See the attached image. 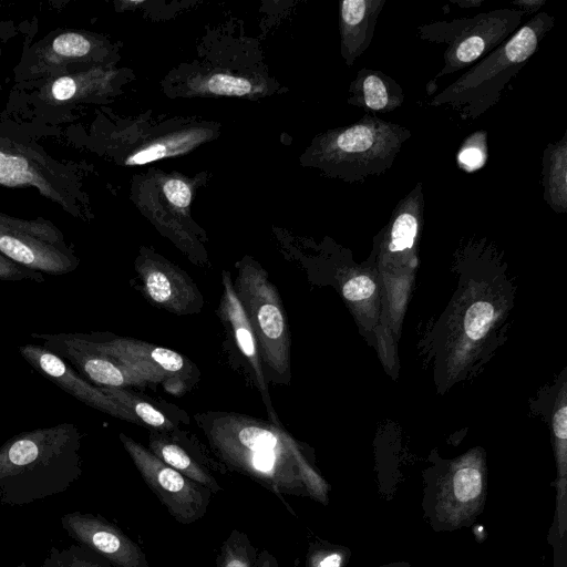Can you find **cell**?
Instances as JSON below:
<instances>
[{
  "instance_id": "obj_1",
  "label": "cell",
  "mask_w": 567,
  "mask_h": 567,
  "mask_svg": "<svg viewBox=\"0 0 567 567\" xmlns=\"http://www.w3.org/2000/svg\"><path fill=\"white\" fill-rule=\"evenodd\" d=\"M218 462L275 494L310 497L326 504L329 486L306 447L278 424L233 412L195 416Z\"/></svg>"
},
{
  "instance_id": "obj_2",
  "label": "cell",
  "mask_w": 567,
  "mask_h": 567,
  "mask_svg": "<svg viewBox=\"0 0 567 567\" xmlns=\"http://www.w3.org/2000/svg\"><path fill=\"white\" fill-rule=\"evenodd\" d=\"M81 442L70 422L7 440L0 447V503L22 506L65 492L82 475Z\"/></svg>"
},
{
  "instance_id": "obj_3",
  "label": "cell",
  "mask_w": 567,
  "mask_h": 567,
  "mask_svg": "<svg viewBox=\"0 0 567 567\" xmlns=\"http://www.w3.org/2000/svg\"><path fill=\"white\" fill-rule=\"evenodd\" d=\"M555 20L546 11L533 14L511 38L433 95L429 105L449 107L463 121L481 117L536 53Z\"/></svg>"
},
{
  "instance_id": "obj_4",
  "label": "cell",
  "mask_w": 567,
  "mask_h": 567,
  "mask_svg": "<svg viewBox=\"0 0 567 567\" xmlns=\"http://www.w3.org/2000/svg\"><path fill=\"white\" fill-rule=\"evenodd\" d=\"M411 135L403 125L365 113L359 121L320 136L312 158L333 177L362 182L390 169Z\"/></svg>"
},
{
  "instance_id": "obj_5",
  "label": "cell",
  "mask_w": 567,
  "mask_h": 567,
  "mask_svg": "<svg viewBox=\"0 0 567 567\" xmlns=\"http://www.w3.org/2000/svg\"><path fill=\"white\" fill-rule=\"evenodd\" d=\"M0 186L32 188L70 216L87 220L85 194L75 171L53 158L27 133L0 123Z\"/></svg>"
},
{
  "instance_id": "obj_6",
  "label": "cell",
  "mask_w": 567,
  "mask_h": 567,
  "mask_svg": "<svg viewBox=\"0 0 567 567\" xmlns=\"http://www.w3.org/2000/svg\"><path fill=\"white\" fill-rule=\"evenodd\" d=\"M526 14L515 8H499L452 21H434L416 28L421 40L444 44L443 66L432 79L468 69L494 51L522 25Z\"/></svg>"
},
{
  "instance_id": "obj_7",
  "label": "cell",
  "mask_w": 567,
  "mask_h": 567,
  "mask_svg": "<svg viewBox=\"0 0 567 567\" xmlns=\"http://www.w3.org/2000/svg\"><path fill=\"white\" fill-rule=\"evenodd\" d=\"M235 291L252 328L261 361L277 382L290 378V332L279 292L267 272L243 262Z\"/></svg>"
},
{
  "instance_id": "obj_8",
  "label": "cell",
  "mask_w": 567,
  "mask_h": 567,
  "mask_svg": "<svg viewBox=\"0 0 567 567\" xmlns=\"http://www.w3.org/2000/svg\"><path fill=\"white\" fill-rule=\"evenodd\" d=\"M0 251L14 262L41 274L73 272L80 259L61 229L49 219H23L0 210Z\"/></svg>"
},
{
  "instance_id": "obj_9",
  "label": "cell",
  "mask_w": 567,
  "mask_h": 567,
  "mask_svg": "<svg viewBox=\"0 0 567 567\" xmlns=\"http://www.w3.org/2000/svg\"><path fill=\"white\" fill-rule=\"evenodd\" d=\"M118 437L143 481L176 522L189 525L205 516L213 496L207 487L171 467L126 434L120 433Z\"/></svg>"
},
{
  "instance_id": "obj_10",
  "label": "cell",
  "mask_w": 567,
  "mask_h": 567,
  "mask_svg": "<svg viewBox=\"0 0 567 567\" xmlns=\"http://www.w3.org/2000/svg\"><path fill=\"white\" fill-rule=\"evenodd\" d=\"M30 336L42 341V347L62 358L96 386L127 390L150 383L142 373L101 350L89 333L31 332Z\"/></svg>"
},
{
  "instance_id": "obj_11",
  "label": "cell",
  "mask_w": 567,
  "mask_h": 567,
  "mask_svg": "<svg viewBox=\"0 0 567 567\" xmlns=\"http://www.w3.org/2000/svg\"><path fill=\"white\" fill-rule=\"evenodd\" d=\"M97 52L96 40L87 32L65 29L37 42L17 69L20 81L44 82L85 71Z\"/></svg>"
},
{
  "instance_id": "obj_12",
  "label": "cell",
  "mask_w": 567,
  "mask_h": 567,
  "mask_svg": "<svg viewBox=\"0 0 567 567\" xmlns=\"http://www.w3.org/2000/svg\"><path fill=\"white\" fill-rule=\"evenodd\" d=\"M61 525L70 537L113 567H150L142 548L116 525L100 515L68 513L61 517Z\"/></svg>"
},
{
  "instance_id": "obj_13",
  "label": "cell",
  "mask_w": 567,
  "mask_h": 567,
  "mask_svg": "<svg viewBox=\"0 0 567 567\" xmlns=\"http://www.w3.org/2000/svg\"><path fill=\"white\" fill-rule=\"evenodd\" d=\"M104 352L142 373L148 382H165L190 375V362L174 350L110 333H89Z\"/></svg>"
},
{
  "instance_id": "obj_14",
  "label": "cell",
  "mask_w": 567,
  "mask_h": 567,
  "mask_svg": "<svg viewBox=\"0 0 567 567\" xmlns=\"http://www.w3.org/2000/svg\"><path fill=\"white\" fill-rule=\"evenodd\" d=\"M485 494V472L481 462L465 457L454 464L439 487L436 516L441 522L458 527L480 513Z\"/></svg>"
},
{
  "instance_id": "obj_15",
  "label": "cell",
  "mask_w": 567,
  "mask_h": 567,
  "mask_svg": "<svg viewBox=\"0 0 567 567\" xmlns=\"http://www.w3.org/2000/svg\"><path fill=\"white\" fill-rule=\"evenodd\" d=\"M21 357L40 374L82 403L123 421L135 423L131 414L101 388L83 378L62 358L39 344L19 347Z\"/></svg>"
},
{
  "instance_id": "obj_16",
  "label": "cell",
  "mask_w": 567,
  "mask_h": 567,
  "mask_svg": "<svg viewBox=\"0 0 567 567\" xmlns=\"http://www.w3.org/2000/svg\"><path fill=\"white\" fill-rule=\"evenodd\" d=\"M136 271L147 298L175 315L196 313L203 297L193 280L166 260L146 257L136 261Z\"/></svg>"
},
{
  "instance_id": "obj_17",
  "label": "cell",
  "mask_w": 567,
  "mask_h": 567,
  "mask_svg": "<svg viewBox=\"0 0 567 567\" xmlns=\"http://www.w3.org/2000/svg\"><path fill=\"white\" fill-rule=\"evenodd\" d=\"M386 0H343L339 9L341 55L348 66L370 47Z\"/></svg>"
},
{
  "instance_id": "obj_18",
  "label": "cell",
  "mask_w": 567,
  "mask_h": 567,
  "mask_svg": "<svg viewBox=\"0 0 567 567\" xmlns=\"http://www.w3.org/2000/svg\"><path fill=\"white\" fill-rule=\"evenodd\" d=\"M223 285L224 291L220 302V315L228 323L239 351L241 352L243 357H245L252 370L255 381L262 394V399L267 410L269 411V415L275 416L267 383L265 380V372L262 370L259 348L250 322L246 316L240 300L238 299L230 279V275L228 272L223 274Z\"/></svg>"
},
{
  "instance_id": "obj_19",
  "label": "cell",
  "mask_w": 567,
  "mask_h": 567,
  "mask_svg": "<svg viewBox=\"0 0 567 567\" xmlns=\"http://www.w3.org/2000/svg\"><path fill=\"white\" fill-rule=\"evenodd\" d=\"M148 450L171 467L207 487L213 495L223 489L214 472L225 473L226 468L219 462L188 450L166 433L152 432Z\"/></svg>"
},
{
  "instance_id": "obj_20",
  "label": "cell",
  "mask_w": 567,
  "mask_h": 567,
  "mask_svg": "<svg viewBox=\"0 0 567 567\" xmlns=\"http://www.w3.org/2000/svg\"><path fill=\"white\" fill-rule=\"evenodd\" d=\"M402 86L382 71L362 68L349 86L347 103L367 114L389 113L404 102Z\"/></svg>"
},
{
  "instance_id": "obj_21",
  "label": "cell",
  "mask_w": 567,
  "mask_h": 567,
  "mask_svg": "<svg viewBox=\"0 0 567 567\" xmlns=\"http://www.w3.org/2000/svg\"><path fill=\"white\" fill-rule=\"evenodd\" d=\"M543 199L556 214L567 212V131L560 140L547 143L542 156Z\"/></svg>"
},
{
  "instance_id": "obj_22",
  "label": "cell",
  "mask_w": 567,
  "mask_h": 567,
  "mask_svg": "<svg viewBox=\"0 0 567 567\" xmlns=\"http://www.w3.org/2000/svg\"><path fill=\"white\" fill-rule=\"evenodd\" d=\"M100 71L91 68L85 71L61 75L44 82L38 96L51 106H69L96 94Z\"/></svg>"
},
{
  "instance_id": "obj_23",
  "label": "cell",
  "mask_w": 567,
  "mask_h": 567,
  "mask_svg": "<svg viewBox=\"0 0 567 567\" xmlns=\"http://www.w3.org/2000/svg\"><path fill=\"white\" fill-rule=\"evenodd\" d=\"M101 390L127 411L135 423H143L164 433L174 430L175 426L172 421L140 395L126 389L101 388Z\"/></svg>"
},
{
  "instance_id": "obj_24",
  "label": "cell",
  "mask_w": 567,
  "mask_h": 567,
  "mask_svg": "<svg viewBox=\"0 0 567 567\" xmlns=\"http://www.w3.org/2000/svg\"><path fill=\"white\" fill-rule=\"evenodd\" d=\"M258 551L245 532L233 529L219 548L216 567H255Z\"/></svg>"
},
{
  "instance_id": "obj_25",
  "label": "cell",
  "mask_w": 567,
  "mask_h": 567,
  "mask_svg": "<svg viewBox=\"0 0 567 567\" xmlns=\"http://www.w3.org/2000/svg\"><path fill=\"white\" fill-rule=\"evenodd\" d=\"M198 141L194 133H186L173 136L163 142H157L145 146L133 153L125 159L126 165H144L153 161L179 154L188 150Z\"/></svg>"
},
{
  "instance_id": "obj_26",
  "label": "cell",
  "mask_w": 567,
  "mask_h": 567,
  "mask_svg": "<svg viewBox=\"0 0 567 567\" xmlns=\"http://www.w3.org/2000/svg\"><path fill=\"white\" fill-rule=\"evenodd\" d=\"M486 133L475 132L460 148L457 161L461 167L473 171L482 166L486 161Z\"/></svg>"
},
{
  "instance_id": "obj_27",
  "label": "cell",
  "mask_w": 567,
  "mask_h": 567,
  "mask_svg": "<svg viewBox=\"0 0 567 567\" xmlns=\"http://www.w3.org/2000/svg\"><path fill=\"white\" fill-rule=\"evenodd\" d=\"M346 550L323 543H311L306 556V567H343Z\"/></svg>"
},
{
  "instance_id": "obj_28",
  "label": "cell",
  "mask_w": 567,
  "mask_h": 567,
  "mask_svg": "<svg viewBox=\"0 0 567 567\" xmlns=\"http://www.w3.org/2000/svg\"><path fill=\"white\" fill-rule=\"evenodd\" d=\"M251 83L244 78L217 73L207 81V90L217 95L244 96L252 91Z\"/></svg>"
},
{
  "instance_id": "obj_29",
  "label": "cell",
  "mask_w": 567,
  "mask_h": 567,
  "mask_svg": "<svg viewBox=\"0 0 567 567\" xmlns=\"http://www.w3.org/2000/svg\"><path fill=\"white\" fill-rule=\"evenodd\" d=\"M494 318V309L487 302L473 305L466 315L465 330L473 340L481 339L488 330Z\"/></svg>"
},
{
  "instance_id": "obj_30",
  "label": "cell",
  "mask_w": 567,
  "mask_h": 567,
  "mask_svg": "<svg viewBox=\"0 0 567 567\" xmlns=\"http://www.w3.org/2000/svg\"><path fill=\"white\" fill-rule=\"evenodd\" d=\"M66 567H112L109 561L81 545H71L60 550Z\"/></svg>"
},
{
  "instance_id": "obj_31",
  "label": "cell",
  "mask_w": 567,
  "mask_h": 567,
  "mask_svg": "<svg viewBox=\"0 0 567 567\" xmlns=\"http://www.w3.org/2000/svg\"><path fill=\"white\" fill-rule=\"evenodd\" d=\"M0 280L4 281H22V280H31L35 282H44V275L28 269L7 256H4L0 251Z\"/></svg>"
},
{
  "instance_id": "obj_32",
  "label": "cell",
  "mask_w": 567,
  "mask_h": 567,
  "mask_svg": "<svg viewBox=\"0 0 567 567\" xmlns=\"http://www.w3.org/2000/svg\"><path fill=\"white\" fill-rule=\"evenodd\" d=\"M375 289L373 280L368 276H357L349 279L343 288L342 292L347 300L359 301L369 298Z\"/></svg>"
},
{
  "instance_id": "obj_33",
  "label": "cell",
  "mask_w": 567,
  "mask_h": 567,
  "mask_svg": "<svg viewBox=\"0 0 567 567\" xmlns=\"http://www.w3.org/2000/svg\"><path fill=\"white\" fill-rule=\"evenodd\" d=\"M163 192L167 200L177 208H186L192 200V192L188 185L178 178H171L163 185Z\"/></svg>"
},
{
  "instance_id": "obj_34",
  "label": "cell",
  "mask_w": 567,
  "mask_h": 567,
  "mask_svg": "<svg viewBox=\"0 0 567 567\" xmlns=\"http://www.w3.org/2000/svg\"><path fill=\"white\" fill-rule=\"evenodd\" d=\"M554 432L558 444H566L567 426H566V408L565 405L556 413L554 419Z\"/></svg>"
},
{
  "instance_id": "obj_35",
  "label": "cell",
  "mask_w": 567,
  "mask_h": 567,
  "mask_svg": "<svg viewBox=\"0 0 567 567\" xmlns=\"http://www.w3.org/2000/svg\"><path fill=\"white\" fill-rule=\"evenodd\" d=\"M512 3L515 9L523 11L525 14H536L545 6L546 0H515Z\"/></svg>"
},
{
  "instance_id": "obj_36",
  "label": "cell",
  "mask_w": 567,
  "mask_h": 567,
  "mask_svg": "<svg viewBox=\"0 0 567 567\" xmlns=\"http://www.w3.org/2000/svg\"><path fill=\"white\" fill-rule=\"evenodd\" d=\"M255 567H279L277 558L267 549L258 551Z\"/></svg>"
},
{
  "instance_id": "obj_37",
  "label": "cell",
  "mask_w": 567,
  "mask_h": 567,
  "mask_svg": "<svg viewBox=\"0 0 567 567\" xmlns=\"http://www.w3.org/2000/svg\"><path fill=\"white\" fill-rule=\"evenodd\" d=\"M42 567H66L60 557V549L51 547Z\"/></svg>"
},
{
  "instance_id": "obj_38",
  "label": "cell",
  "mask_w": 567,
  "mask_h": 567,
  "mask_svg": "<svg viewBox=\"0 0 567 567\" xmlns=\"http://www.w3.org/2000/svg\"><path fill=\"white\" fill-rule=\"evenodd\" d=\"M451 2L462 9H470L481 7L484 0H451Z\"/></svg>"
},
{
  "instance_id": "obj_39",
  "label": "cell",
  "mask_w": 567,
  "mask_h": 567,
  "mask_svg": "<svg viewBox=\"0 0 567 567\" xmlns=\"http://www.w3.org/2000/svg\"><path fill=\"white\" fill-rule=\"evenodd\" d=\"M12 29L13 25H9V23L0 21V44L9 39Z\"/></svg>"
},
{
  "instance_id": "obj_40",
  "label": "cell",
  "mask_w": 567,
  "mask_h": 567,
  "mask_svg": "<svg viewBox=\"0 0 567 567\" xmlns=\"http://www.w3.org/2000/svg\"><path fill=\"white\" fill-rule=\"evenodd\" d=\"M380 567H410V566H409V564H405V563H393V564H388V565L380 566Z\"/></svg>"
},
{
  "instance_id": "obj_41",
  "label": "cell",
  "mask_w": 567,
  "mask_h": 567,
  "mask_svg": "<svg viewBox=\"0 0 567 567\" xmlns=\"http://www.w3.org/2000/svg\"><path fill=\"white\" fill-rule=\"evenodd\" d=\"M17 567H28L25 563L19 564Z\"/></svg>"
}]
</instances>
